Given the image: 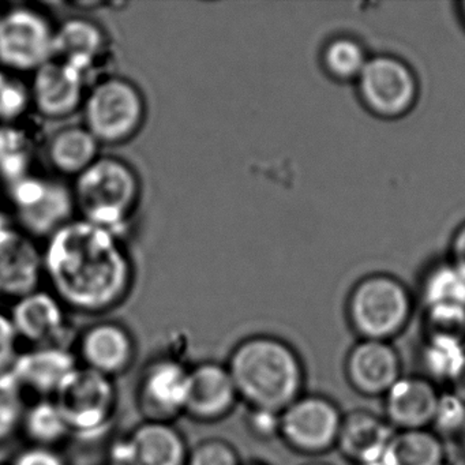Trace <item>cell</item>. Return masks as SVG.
Here are the masks:
<instances>
[{
    "mask_svg": "<svg viewBox=\"0 0 465 465\" xmlns=\"http://www.w3.org/2000/svg\"><path fill=\"white\" fill-rule=\"evenodd\" d=\"M43 271L67 310L100 315L118 309L135 284V265L121 235L77 219L45 241Z\"/></svg>",
    "mask_w": 465,
    "mask_h": 465,
    "instance_id": "1",
    "label": "cell"
},
{
    "mask_svg": "<svg viewBox=\"0 0 465 465\" xmlns=\"http://www.w3.org/2000/svg\"><path fill=\"white\" fill-rule=\"evenodd\" d=\"M225 364L239 400L249 408L282 412L304 393L303 361L290 342L273 334L244 337Z\"/></svg>",
    "mask_w": 465,
    "mask_h": 465,
    "instance_id": "2",
    "label": "cell"
},
{
    "mask_svg": "<svg viewBox=\"0 0 465 465\" xmlns=\"http://www.w3.org/2000/svg\"><path fill=\"white\" fill-rule=\"evenodd\" d=\"M80 219L122 235L140 209L143 181L127 160L113 154L99 159L73 179Z\"/></svg>",
    "mask_w": 465,
    "mask_h": 465,
    "instance_id": "3",
    "label": "cell"
},
{
    "mask_svg": "<svg viewBox=\"0 0 465 465\" xmlns=\"http://www.w3.org/2000/svg\"><path fill=\"white\" fill-rule=\"evenodd\" d=\"M81 114L84 126L100 145H126L143 132L148 102L134 81L107 75L89 86Z\"/></svg>",
    "mask_w": 465,
    "mask_h": 465,
    "instance_id": "4",
    "label": "cell"
},
{
    "mask_svg": "<svg viewBox=\"0 0 465 465\" xmlns=\"http://www.w3.org/2000/svg\"><path fill=\"white\" fill-rule=\"evenodd\" d=\"M345 312L359 339L391 341L410 323L413 296L397 277L372 273L353 285Z\"/></svg>",
    "mask_w": 465,
    "mask_h": 465,
    "instance_id": "5",
    "label": "cell"
},
{
    "mask_svg": "<svg viewBox=\"0 0 465 465\" xmlns=\"http://www.w3.org/2000/svg\"><path fill=\"white\" fill-rule=\"evenodd\" d=\"M72 437L94 440L107 434L118 408V391L113 378L78 366L54 397Z\"/></svg>",
    "mask_w": 465,
    "mask_h": 465,
    "instance_id": "6",
    "label": "cell"
},
{
    "mask_svg": "<svg viewBox=\"0 0 465 465\" xmlns=\"http://www.w3.org/2000/svg\"><path fill=\"white\" fill-rule=\"evenodd\" d=\"M55 29L48 13L31 5L0 12V69L34 74L54 58Z\"/></svg>",
    "mask_w": 465,
    "mask_h": 465,
    "instance_id": "7",
    "label": "cell"
},
{
    "mask_svg": "<svg viewBox=\"0 0 465 465\" xmlns=\"http://www.w3.org/2000/svg\"><path fill=\"white\" fill-rule=\"evenodd\" d=\"M9 187L15 222L21 232L34 241H47L77 219L72 186L62 179L32 173Z\"/></svg>",
    "mask_w": 465,
    "mask_h": 465,
    "instance_id": "8",
    "label": "cell"
},
{
    "mask_svg": "<svg viewBox=\"0 0 465 465\" xmlns=\"http://www.w3.org/2000/svg\"><path fill=\"white\" fill-rule=\"evenodd\" d=\"M355 84L363 107L382 121L404 118L412 113L420 96L415 70L404 59L391 54L370 56Z\"/></svg>",
    "mask_w": 465,
    "mask_h": 465,
    "instance_id": "9",
    "label": "cell"
},
{
    "mask_svg": "<svg viewBox=\"0 0 465 465\" xmlns=\"http://www.w3.org/2000/svg\"><path fill=\"white\" fill-rule=\"evenodd\" d=\"M342 416L329 397L303 393L280 412L279 437L298 453L318 456L336 448Z\"/></svg>",
    "mask_w": 465,
    "mask_h": 465,
    "instance_id": "10",
    "label": "cell"
},
{
    "mask_svg": "<svg viewBox=\"0 0 465 465\" xmlns=\"http://www.w3.org/2000/svg\"><path fill=\"white\" fill-rule=\"evenodd\" d=\"M190 366L167 355L152 359L138 378L137 407L143 420L168 421L184 415L189 396Z\"/></svg>",
    "mask_w": 465,
    "mask_h": 465,
    "instance_id": "11",
    "label": "cell"
},
{
    "mask_svg": "<svg viewBox=\"0 0 465 465\" xmlns=\"http://www.w3.org/2000/svg\"><path fill=\"white\" fill-rule=\"evenodd\" d=\"M189 445L168 421L143 420L108 448L107 465H186Z\"/></svg>",
    "mask_w": 465,
    "mask_h": 465,
    "instance_id": "12",
    "label": "cell"
},
{
    "mask_svg": "<svg viewBox=\"0 0 465 465\" xmlns=\"http://www.w3.org/2000/svg\"><path fill=\"white\" fill-rule=\"evenodd\" d=\"M73 351L81 367L114 380L132 369L137 356V342L124 323L99 321L81 331Z\"/></svg>",
    "mask_w": 465,
    "mask_h": 465,
    "instance_id": "13",
    "label": "cell"
},
{
    "mask_svg": "<svg viewBox=\"0 0 465 465\" xmlns=\"http://www.w3.org/2000/svg\"><path fill=\"white\" fill-rule=\"evenodd\" d=\"M88 75L53 58L29 81L32 108L47 121H64L83 108L88 92Z\"/></svg>",
    "mask_w": 465,
    "mask_h": 465,
    "instance_id": "14",
    "label": "cell"
},
{
    "mask_svg": "<svg viewBox=\"0 0 465 465\" xmlns=\"http://www.w3.org/2000/svg\"><path fill=\"white\" fill-rule=\"evenodd\" d=\"M69 310L50 290L34 291L17 299L9 315L18 340L32 347H67Z\"/></svg>",
    "mask_w": 465,
    "mask_h": 465,
    "instance_id": "15",
    "label": "cell"
},
{
    "mask_svg": "<svg viewBox=\"0 0 465 465\" xmlns=\"http://www.w3.org/2000/svg\"><path fill=\"white\" fill-rule=\"evenodd\" d=\"M239 401L227 364L205 361L190 366L184 415L198 423H216L230 416Z\"/></svg>",
    "mask_w": 465,
    "mask_h": 465,
    "instance_id": "16",
    "label": "cell"
},
{
    "mask_svg": "<svg viewBox=\"0 0 465 465\" xmlns=\"http://www.w3.org/2000/svg\"><path fill=\"white\" fill-rule=\"evenodd\" d=\"M78 366L69 347H32L18 353L9 378L23 394L29 391L37 399H54Z\"/></svg>",
    "mask_w": 465,
    "mask_h": 465,
    "instance_id": "17",
    "label": "cell"
},
{
    "mask_svg": "<svg viewBox=\"0 0 465 465\" xmlns=\"http://www.w3.org/2000/svg\"><path fill=\"white\" fill-rule=\"evenodd\" d=\"M345 377L353 391L367 397L385 396L402 377V363L391 341L363 340L351 348L345 359Z\"/></svg>",
    "mask_w": 465,
    "mask_h": 465,
    "instance_id": "18",
    "label": "cell"
},
{
    "mask_svg": "<svg viewBox=\"0 0 465 465\" xmlns=\"http://www.w3.org/2000/svg\"><path fill=\"white\" fill-rule=\"evenodd\" d=\"M385 419L396 431L430 429L440 391L426 377L402 375L383 396Z\"/></svg>",
    "mask_w": 465,
    "mask_h": 465,
    "instance_id": "19",
    "label": "cell"
},
{
    "mask_svg": "<svg viewBox=\"0 0 465 465\" xmlns=\"http://www.w3.org/2000/svg\"><path fill=\"white\" fill-rule=\"evenodd\" d=\"M108 47L105 29L84 15L64 18L56 25L54 58L88 75L104 58Z\"/></svg>",
    "mask_w": 465,
    "mask_h": 465,
    "instance_id": "20",
    "label": "cell"
},
{
    "mask_svg": "<svg viewBox=\"0 0 465 465\" xmlns=\"http://www.w3.org/2000/svg\"><path fill=\"white\" fill-rule=\"evenodd\" d=\"M396 430L370 411L356 410L342 416L336 448L355 465L371 461L385 453Z\"/></svg>",
    "mask_w": 465,
    "mask_h": 465,
    "instance_id": "21",
    "label": "cell"
},
{
    "mask_svg": "<svg viewBox=\"0 0 465 465\" xmlns=\"http://www.w3.org/2000/svg\"><path fill=\"white\" fill-rule=\"evenodd\" d=\"M42 279L43 252L20 231L0 249V293L17 301L39 290Z\"/></svg>",
    "mask_w": 465,
    "mask_h": 465,
    "instance_id": "22",
    "label": "cell"
},
{
    "mask_svg": "<svg viewBox=\"0 0 465 465\" xmlns=\"http://www.w3.org/2000/svg\"><path fill=\"white\" fill-rule=\"evenodd\" d=\"M102 145L81 124H67L56 130L47 143V159L62 178H77L100 157Z\"/></svg>",
    "mask_w": 465,
    "mask_h": 465,
    "instance_id": "23",
    "label": "cell"
},
{
    "mask_svg": "<svg viewBox=\"0 0 465 465\" xmlns=\"http://www.w3.org/2000/svg\"><path fill=\"white\" fill-rule=\"evenodd\" d=\"M445 443L431 429L394 431L385 450L386 465H445Z\"/></svg>",
    "mask_w": 465,
    "mask_h": 465,
    "instance_id": "24",
    "label": "cell"
},
{
    "mask_svg": "<svg viewBox=\"0 0 465 465\" xmlns=\"http://www.w3.org/2000/svg\"><path fill=\"white\" fill-rule=\"evenodd\" d=\"M421 366L426 378L456 383L465 371V339L457 334L430 333L421 350Z\"/></svg>",
    "mask_w": 465,
    "mask_h": 465,
    "instance_id": "25",
    "label": "cell"
},
{
    "mask_svg": "<svg viewBox=\"0 0 465 465\" xmlns=\"http://www.w3.org/2000/svg\"><path fill=\"white\" fill-rule=\"evenodd\" d=\"M29 445L58 449L72 438L69 424L55 399H36L26 404L21 430Z\"/></svg>",
    "mask_w": 465,
    "mask_h": 465,
    "instance_id": "26",
    "label": "cell"
},
{
    "mask_svg": "<svg viewBox=\"0 0 465 465\" xmlns=\"http://www.w3.org/2000/svg\"><path fill=\"white\" fill-rule=\"evenodd\" d=\"M421 296L426 309L465 310V271L450 260L434 263L424 273Z\"/></svg>",
    "mask_w": 465,
    "mask_h": 465,
    "instance_id": "27",
    "label": "cell"
},
{
    "mask_svg": "<svg viewBox=\"0 0 465 465\" xmlns=\"http://www.w3.org/2000/svg\"><path fill=\"white\" fill-rule=\"evenodd\" d=\"M361 40L340 35L331 37L321 51L323 72L337 83H356L370 59Z\"/></svg>",
    "mask_w": 465,
    "mask_h": 465,
    "instance_id": "28",
    "label": "cell"
},
{
    "mask_svg": "<svg viewBox=\"0 0 465 465\" xmlns=\"http://www.w3.org/2000/svg\"><path fill=\"white\" fill-rule=\"evenodd\" d=\"M34 143L20 127L0 126V178L7 184L32 175Z\"/></svg>",
    "mask_w": 465,
    "mask_h": 465,
    "instance_id": "29",
    "label": "cell"
},
{
    "mask_svg": "<svg viewBox=\"0 0 465 465\" xmlns=\"http://www.w3.org/2000/svg\"><path fill=\"white\" fill-rule=\"evenodd\" d=\"M32 108L31 88L23 75L0 69V126H12Z\"/></svg>",
    "mask_w": 465,
    "mask_h": 465,
    "instance_id": "30",
    "label": "cell"
},
{
    "mask_svg": "<svg viewBox=\"0 0 465 465\" xmlns=\"http://www.w3.org/2000/svg\"><path fill=\"white\" fill-rule=\"evenodd\" d=\"M25 407L23 393L9 375L0 378V443L20 432Z\"/></svg>",
    "mask_w": 465,
    "mask_h": 465,
    "instance_id": "31",
    "label": "cell"
},
{
    "mask_svg": "<svg viewBox=\"0 0 465 465\" xmlns=\"http://www.w3.org/2000/svg\"><path fill=\"white\" fill-rule=\"evenodd\" d=\"M430 429L440 438L460 437L465 429V400L456 391L440 393Z\"/></svg>",
    "mask_w": 465,
    "mask_h": 465,
    "instance_id": "32",
    "label": "cell"
},
{
    "mask_svg": "<svg viewBox=\"0 0 465 465\" xmlns=\"http://www.w3.org/2000/svg\"><path fill=\"white\" fill-rule=\"evenodd\" d=\"M186 465H243L238 449L223 438H206L190 448Z\"/></svg>",
    "mask_w": 465,
    "mask_h": 465,
    "instance_id": "33",
    "label": "cell"
},
{
    "mask_svg": "<svg viewBox=\"0 0 465 465\" xmlns=\"http://www.w3.org/2000/svg\"><path fill=\"white\" fill-rule=\"evenodd\" d=\"M247 429L258 440H272L280 434V412L262 408H249Z\"/></svg>",
    "mask_w": 465,
    "mask_h": 465,
    "instance_id": "34",
    "label": "cell"
},
{
    "mask_svg": "<svg viewBox=\"0 0 465 465\" xmlns=\"http://www.w3.org/2000/svg\"><path fill=\"white\" fill-rule=\"evenodd\" d=\"M10 465H69V461L59 449L29 445L18 451Z\"/></svg>",
    "mask_w": 465,
    "mask_h": 465,
    "instance_id": "35",
    "label": "cell"
},
{
    "mask_svg": "<svg viewBox=\"0 0 465 465\" xmlns=\"http://www.w3.org/2000/svg\"><path fill=\"white\" fill-rule=\"evenodd\" d=\"M457 266L465 271V222L461 223L450 239V258Z\"/></svg>",
    "mask_w": 465,
    "mask_h": 465,
    "instance_id": "36",
    "label": "cell"
},
{
    "mask_svg": "<svg viewBox=\"0 0 465 465\" xmlns=\"http://www.w3.org/2000/svg\"><path fill=\"white\" fill-rule=\"evenodd\" d=\"M20 231L15 230L12 220L6 214L0 213V249L6 246Z\"/></svg>",
    "mask_w": 465,
    "mask_h": 465,
    "instance_id": "37",
    "label": "cell"
},
{
    "mask_svg": "<svg viewBox=\"0 0 465 465\" xmlns=\"http://www.w3.org/2000/svg\"><path fill=\"white\" fill-rule=\"evenodd\" d=\"M454 391L459 396H461L465 400V371L464 374L460 377V380L454 383Z\"/></svg>",
    "mask_w": 465,
    "mask_h": 465,
    "instance_id": "38",
    "label": "cell"
},
{
    "mask_svg": "<svg viewBox=\"0 0 465 465\" xmlns=\"http://www.w3.org/2000/svg\"><path fill=\"white\" fill-rule=\"evenodd\" d=\"M359 465H386L385 453H383L382 456L378 457V459L371 460V461L363 462V464Z\"/></svg>",
    "mask_w": 465,
    "mask_h": 465,
    "instance_id": "39",
    "label": "cell"
},
{
    "mask_svg": "<svg viewBox=\"0 0 465 465\" xmlns=\"http://www.w3.org/2000/svg\"><path fill=\"white\" fill-rule=\"evenodd\" d=\"M459 15L465 25V0L461 2V4H459Z\"/></svg>",
    "mask_w": 465,
    "mask_h": 465,
    "instance_id": "40",
    "label": "cell"
},
{
    "mask_svg": "<svg viewBox=\"0 0 465 465\" xmlns=\"http://www.w3.org/2000/svg\"><path fill=\"white\" fill-rule=\"evenodd\" d=\"M460 445H461L462 451L465 453V429L462 430L461 434L459 437Z\"/></svg>",
    "mask_w": 465,
    "mask_h": 465,
    "instance_id": "41",
    "label": "cell"
},
{
    "mask_svg": "<svg viewBox=\"0 0 465 465\" xmlns=\"http://www.w3.org/2000/svg\"><path fill=\"white\" fill-rule=\"evenodd\" d=\"M243 465H265V464H262V462L252 461V462H247V464H243Z\"/></svg>",
    "mask_w": 465,
    "mask_h": 465,
    "instance_id": "42",
    "label": "cell"
},
{
    "mask_svg": "<svg viewBox=\"0 0 465 465\" xmlns=\"http://www.w3.org/2000/svg\"><path fill=\"white\" fill-rule=\"evenodd\" d=\"M304 465H329V464H325V462H309V464H304Z\"/></svg>",
    "mask_w": 465,
    "mask_h": 465,
    "instance_id": "43",
    "label": "cell"
},
{
    "mask_svg": "<svg viewBox=\"0 0 465 465\" xmlns=\"http://www.w3.org/2000/svg\"><path fill=\"white\" fill-rule=\"evenodd\" d=\"M0 465H2V464H0Z\"/></svg>",
    "mask_w": 465,
    "mask_h": 465,
    "instance_id": "44",
    "label": "cell"
}]
</instances>
